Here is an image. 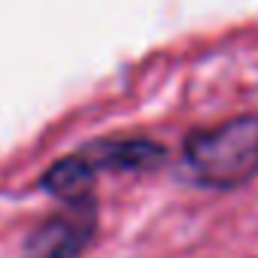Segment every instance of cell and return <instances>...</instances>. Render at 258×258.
Listing matches in <instances>:
<instances>
[{
	"label": "cell",
	"instance_id": "1",
	"mask_svg": "<svg viewBox=\"0 0 258 258\" xmlns=\"http://www.w3.org/2000/svg\"><path fill=\"white\" fill-rule=\"evenodd\" d=\"M185 164L201 185L237 188L258 173V115L195 131L185 140Z\"/></svg>",
	"mask_w": 258,
	"mask_h": 258
},
{
	"label": "cell",
	"instance_id": "2",
	"mask_svg": "<svg viewBox=\"0 0 258 258\" xmlns=\"http://www.w3.org/2000/svg\"><path fill=\"white\" fill-rule=\"evenodd\" d=\"M164 161V149L149 140H100L58 161L43 176V188L61 201L88 198L97 170H152Z\"/></svg>",
	"mask_w": 258,
	"mask_h": 258
},
{
	"label": "cell",
	"instance_id": "3",
	"mask_svg": "<svg viewBox=\"0 0 258 258\" xmlns=\"http://www.w3.org/2000/svg\"><path fill=\"white\" fill-rule=\"evenodd\" d=\"M94 225H97V210L91 198L67 201L64 213L52 216L28 237L22 258H76L88 246Z\"/></svg>",
	"mask_w": 258,
	"mask_h": 258
}]
</instances>
